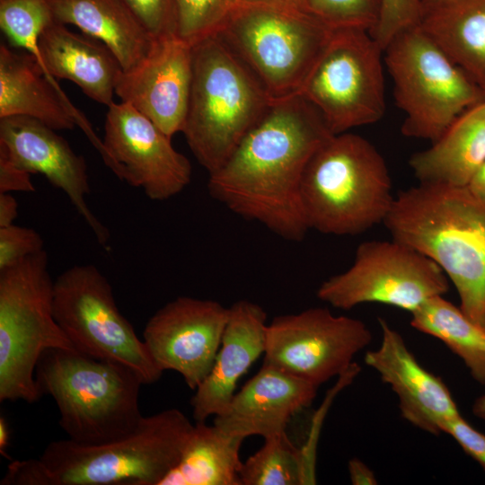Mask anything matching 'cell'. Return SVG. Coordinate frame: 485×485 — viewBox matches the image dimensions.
<instances>
[{
	"label": "cell",
	"instance_id": "cell-1",
	"mask_svg": "<svg viewBox=\"0 0 485 485\" xmlns=\"http://www.w3.org/2000/svg\"><path fill=\"white\" fill-rule=\"evenodd\" d=\"M331 136L319 111L300 94L275 101L208 174V193L241 217L301 242L309 230L300 198L303 174Z\"/></svg>",
	"mask_w": 485,
	"mask_h": 485
},
{
	"label": "cell",
	"instance_id": "cell-2",
	"mask_svg": "<svg viewBox=\"0 0 485 485\" xmlns=\"http://www.w3.org/2000/svg\"><path fill=\"white\" fill-rule=\"evenodd\" d=\"M384 224L392 239L439 265L463 313L485 332V202L467 186L419 183L399 191Z\"/></svg>",
	"mask_w": 485,
	"mask_h": 485
},
{
	"label": "cell",
	"instance_id": "cell-3",
	"mask_svg": "<svg viewBox=\"0 0 485 485\" xmlns=\"http://www.w3.org/2000/svg\"><path fill=\"white\" fill-rule=\"evenodd\" d=\"M194 425L178 409L144 416L128 435L101 445L49 443L38 459L13 461L0 485H160Z\"/></svg>",
	"mask_w": 485,
	"mask_h": 485
},
{
	"label": "cell",
	"instance_id": "cell-4",
	"mask_svg": "<svg viewBox=\"0 0 485 485\" xmlns=\"http://www.w3.org/2000/svg\"><path fill=\"white\" fill-rule=\"evenodd\" d=\"M300 198L309 229L339 236L384 223L394 201L384 157L367 139L348 132L331 136L313 154Z\"/></svg>",
	"mask_w": 485,
	"mask_h": 485
},
{
	"label": "cell",
	"instance_id": "cell-5",
	"mask_svg": "<svg viewBox=\"0 0 485 485\" xmlns=\"http://www.w3.org/2000/svg\"><path fill=\"white\" fill-rule=\"evenodd\" d=\"M40 397L48 395L59 412L68 439L101 445L134 431L144 416L139 392L144 384L132 369L75 349L49 348L37 364Z\"/></svg>",
	"mask_w": 485,
	"mask_h": 485
},
{
	"label": "cell",
	"instance_id": "cell-6",
	"mask_svg": "<svg viewBox=\"0 0 485 485\" xmlns=\"http://www.w3.org/2000/svg\"><path fill=\"white\" fill-rule=\"evenodd\" d=\"M273 102L218 34L192 46L190 93L181 132L208 174L228 159Z\"/></svg>",
	"mask_w": 485,
	"mask_h": 485
},
{
	"label": "cell",
	"instance_id": "cell-7",
	"mask_svg": "<svg viewBox=\"0 0 485 485\" xmlns=\"http://www.w3.org/2000/svg\"><path fill=\"white\" fill-rule=\"evenodd\" d=\"M332 31L291 0H237L216 34L275 101L298 94Z\"/></svg>",
	"mask_w": 485,
	"mask_h": 485
},
{
	"label": "cell",
	"instance_id": "cell-8",
	"mask_svg": "<svg viewBox=\"0 0 485 485\" xmlns=\"http://www.w3.org/2000/svg\"><path fill=\"white\" fill-rule=\"evenodd\" d=\"M53 288L45 250L0 271L1 402L37 401L35 370L41 354L75 349L55 320Z\"/></svg>",
	"mask_w": 485,
	"mask_h": 485
},
{
	"label": "cell",
	"instance_id": "cell-9",
	"mask_svg": "<svg viewBox=\"0 0 485 485\" xmlns=\"http://www.w3.org/2000/svg\"><path fill=\"white\" fill-rule=\"evenodd\" d=\"M384 53L396 104L405 113V137L433 143L463 111L485 100V91L419 25L394 37Z\"/></svg>",
	"mask_w": 485,
	"mask_h": 485
},
{
	"label": "cell",
	"instance_id": "cell-10",
	"mask_svg": "<svg viewBox=\"0 0 485 485\" xmlns=\"http://www.w3.org/2000/svg\"><path fill=\"white\" fill-rule=\"evenodd\" d=\"M383 53L368 31H332L298 93L319 111L332 135L383 118Z\"/></svg>",
	"mask_w": 485,
	"mask_h": 485
},
{
	"label": "cell",
	"instance_id": "cell-11",
	"mask_svg": "<svg viewBox=\"0 0 485 485\" xmlns=\"http://www.w3.org/2000/svg\"><path fill=\"white\" fill-rule=\"evenodd\" d=\"M53 313L76 350L132 369L144 384L163 375L145 342L117 307L108 279L94 265H75L57 278Z\"/></svg>",
	"mask_w": 485,
	"mask_h": 485
},
{
	"label": "cell",
	"instance_id": "cell-12",
	"mask_svg": "<svg viewBox=\"0 0 485 485\" xmlns=\"http://www.w3.org/2000/svg\"><path fill=\"white\" fill-rule=\"evenodd\" d=\"M448 278L433 260L403 242L372 240L356 251L352 265L323 281L317 297L350 310L365 303L392 305L410 313L449 290Z\"/></svg>",
	"mask_w": 485,
	"mask_h": 485
},
{
	"label": "cell",
	"instance_id": "cell-13",
	"mask_svg": "<svg viewBox=\"0 0 485 485\" xmlns=\"http://www.w3.org/2000/svg\"><path fill=\"white\" fill-rule=\"evenodd\" d=\"M371 340L372 333L361 320L311 307L268 323L263 364L319 387L346 373Z\"/></svg>",
	"mask_w": 485,
	"mask_h": 485
},
{
	"label": "cell",
	"instance_id": "cell-14",
	"mask_svg": "<svg viewBox=\"0 0 485 485\" xmlns=\"http://www.w3.org/2000/svg\"><path fill=\"white\" fill-rule=\"evenodd\" d=\"M101 155L116 176L141 188L152 200L163 201L190 182L189 159L151 119L127 102L108 107Z\"/></svg>",
	"mask_w": 485,
	"mask_h": 485
},
{
	"label": "cell",
	"instance_id": "cell-15",
	"mask_svg": "<svg viewBox=\"0 0 485 485\" xmlns=\"http://www.w3.org/2000/svg\"><path fill=\"white\" fill-rule=\"evenodd\" d=\"M228 316L217 301L179 296L148 320L143 341L160 369L177 372L196 390L213 366Z\"/></svg>",
	"mask_w": 485,
	"mask_h": 485
},
{
	"label": "cell",
	"instance_id": "cell-16",
	"mask_svg": "<svg viewBox=\"0 0 485 485\" xmlns=\"http://www.w3.org/2000/svg\"><path fill=\"white\" fill-rule=\"evenodd\" d=\"M192 77V46L169 33L148 54L120 73L115 93L151 119L169 137L181 132Z\"/></svg>",
	"mask_w": 485,
	"mask_h": 485
},
{
	"label": "cell",
	"instance_id": "cell-17",
	"mask_svg": "<svg viewBox=\"0 0 485 485\" xmlns=\"http://www.w3.org/2000/svg\"><path fill=\"white\" fill-rule=\"evenodd\" d=\"M0 146L19 167L31 174H42L52 186L62 190L98 242L106 246L109 231L85 201L91 191L86 163L64 137L38 119L10 116L0 118Z\"/></svg>",
	"mask_w": 485,
	"mask_h": 485
},
{
	"label": "cell",
	"instance_id": "cell-18",
	"mask_svg": "<svg viewBox=\"0 0 485 485\" xmlns=\"http://www.w3.org/2000/svg\"><path fill=\"white\" fill-rule=\"evenodd\" d=\"M382 341L365 355V363L397 395L401 417L433 435L444 433L446 423L460 416L445 384L426 370L408 348L402 336L378 318Z\"/></svg>",
	"mask_w": 485,
	"mask_h": 485
},
{
	"label": "cell",
	"instance_id": "cell-19",
	"mask_svg": "<svg viewBox=\"0 0 485 485\" xmlns=\"http://www.w3.org/2000/svg\"><path fill=\"white\" fill-rule=\"evenodd\" d=\"M318 386L272 366L263 364L225 411L214 417L223 430L246 438H263L286 431L291 418L308 407Z\"/></svg>",
	"mask_w": 485,
	"mask_h": 485
},
{
	"label": "cell",
	"instance_id": "cell-20",
	"mask_svg": "<svg viewBox=\"0 0 485 485\" xmlns=\"http://www.w3.org/2000/svg\"><path fill=\"white\" fill-rule=\"evenodd\" d=\"M267 313L258 304L242 299L229 307L221 344L208 375L190 400L196 422L225 411L239 379L265 351Z\"/></svg>",
	"mask_w": 485,
	"mask_h": 485
},
{
	"label": "cell",
	"instance_id": "cell-21",
	"mask_svg": "<svg viewBox=\"0 0 485 485\" xmlns=\"http://www.w3.org/2000/svg\"><path fill=\"white\" fill-rule=\"evenodd\" d=\"M25 116L41 121L55 130L81 126L93 146L100 140L84 117L50 80L41 65L30 53H17L0 46V118Z\"/></svg>",
	"mask_w": 485,
	"mask_h": 485
},
{
	"label": "cell",
	"instance_id": "cell-22",
	"mask_svg": "<svg viewBox=\"0 0 485 485\" xmlns=\"http://www.w3.org/2000/svg\"><path fill=\"white\" fill-rule=\"evenodd\" d=\"M39 46L50 80H69L90 99L107 107L114 102L122 68L104 44L53 22L41 33Z\"/></svg>",
	"mask_w": 485,
	"mask_h": 485
},
{
	"label": "cell",
	"instance_id": "cell-23",
	"mask_svg": "<svg viewBox=\"0 0 485 485\" xmlns=\"http://www.w3.org/2000/svg\"><path fill=\"white\" fill-rule=\"evenodd\" d=\"M485 163V100L463 111L409 161L419 183L465 187Z\"/></svg>",
	"mask_w": 485,
	"mask_h": 485
},
{
	"label": "cell",
	"instance_id": "cell-24",
	"mask_svg": "<svg viewBox=\"0 0 485 485\" xmlns=\"http://www.w3.org/2000/svg\"><path fill=\"white\" fill-rule=\"evenodd\" d=\"M55 22L79 28L104 44L123 71L137 66L154 39L120 0H48Z\"/></svg>",
	"mask_w": 485,
	"mask_h": 485
},
{
	"label": "cell",
	"instance_id": "cell-25",
	"mask_svg": "<svg viewBox=\"0 0 485 485\" xmlns=\"http://www.w3.org/2000/svg\"><path fill=\"white\" fill-rule=\"evenodd\" d=\"M419 27L485 91V0H448L425 12Z\"/></svg>",
	"mask_w": 485,
	"mask_h": 485
},
{
	"label": "cell",
	"instance_id": "cell-26",
	"mask_svg": "<svg viewBox=\"0 0 485 485\" xmlns=\"http://www.w3.org/2000/svg\"><path fill=\"white\" fill-rule=\"evenodd\" d=\"M244 439L215 424L196 422L179 462L160 485H242Z\"/></svg>",
	"mask_w": 485,
	"mask_h": 485
},
{
	"label": "cell",
	"instance_id": "cell-27",
	"mask_svg": "<svg viewBox=\"0 0 485 485\" xmlns=\"http://www.w3.org/2000/svg\"><path fill=\"white\" fill-rule=\"evenodd\" d=\"M410 325L444 342L480 384H485V332L459 306L434 296L411 313Z\"/></svg>",
	"mask_w": 485,
	"mask_h": 485
},
{
	"label": "cell",
	"instance_id": "cell-28",
	"mask_svg": "<svg viewBox=\"0 0 485 485\" xmlns=\"http://www.w3.org/2000/svg\"><path fill=\"white\" fill-rule=\"evenodd\" d=\"M242 485H304L300 447L281 432L264 438V444L242 462Z\"/></svg>",
	"mask_w": 485,
	"mask_h": 485
},
{
	"label": "cell",
	"instance_id": "cell-29",
	"mask_svg": "<svg viewBox=\"0 0 485 485\" xmlns=\"http://www.w3.org/2000/svg\"><path fill=\"white\" fill-rule=\"evenodd\" d=\"M55 22L48 0H0V27L11 45L24 48L45 67L39 40ZM46 74V72H45Z\"/></svg>",
	"mask_w": 485,
	"mask_h": 485
},
{
	"label": "cell",
	"instance_id": "cell-30",
	"mask_svg": "<svg viewBox=\"0 0 485 485\" xmlns=\"http://www.w3.org/2000/svg\"><path fill=\"white\" fill-rule=\"evenodd\" d=\"M237 0H172V34L190 46L216 34Z\"/></svg>",
	"mask_w": 485,
	"mask_h": 485
},
{
	"label": "cell",
	"instance_id": "cell-31",
	"mask_svg": "<svg viewBox=\"0 0 485 485\" xmlns=\"http://www.w3.org/2000/svg\"><path fill=\"white\" fill-rule=\"evenodd\" d=\"M300 5L331 29L370 32L378 21L380 0H301Z\"/></svg>",
	"mask_w": 485,
	"mask_h": 485
},
{
	"label": "cell",
	"instance_id": "cell-32",
	"mask_svg": "<svg viewBox=\"0 0 485 485\" xmlns=\"http://www.w3.org/2000/svg\"><path fill=\"white\" fill-rule=\"evenodd\" d=\"M423 0H380L378 21L369 32L385 49L401 32L419 25Z\"/></svg>",
	"mask_w": 485,
	"mask_h": 485
},
{
	"label": "cell",
	"instance_id": "cell-33",
	"mask_svg": "<svg viewBox=\"0 0 485 485\" xmlns=\"http://www.w3.org/2000/svg\"><path fill=\"white\" fill-rule=\"evenodd\" d=\"M43 244V239L32 228L15 225L0 227V271L44 250Z\"/></svg>",
	"mask_w": 485,
	"mask_h": 485
},
{
	"label": "cell",
	"instance_id": "cell-34",
	"mask_svg": "<svg viewBox=\"0 0 485 485\" xmlns=\"http://www.w3.org/2000/svg\"><path fill=\"white\" fill-rule=\"evenodd\" d=\"M155 40L172 33V0H120Z\"/></svg>",
	"mask_w": 485,
	"mask_h": 485
},
{
	"label": "cell",
	"instance_id": "cell-35",
	"mask_svg": "<svg viewBox=\"0 0 485 485\" xmlns=\"http://www.w3.org/2000/svg\"><path fill=\"white\" fill-rule=\"evenodd\" d=\"M444 433L451 436L485 470V434L472 428L462 415L449 420Z\"/></svg>",
	"mask_w": 485,
	"mask_h": 485
},
{
	"label": "cell",
	"instance_id": "cell-36",
	"mask_svg": "<svg viewBox=\"0 0 485 485\" xmlns=\"http://www.w3.org/2000/svg\"><path fill=\"white\" fill-rule=\"evenodd\" d=\"M34 192L31 173L19 167L0 146V193Z\"/></svg>",
	"mask_w": 485,
	"mask_h": 485
},
{
	"label": "cell",
	"instance_id": "cell-37",
	"mask_svg": "<svg viewBox=\"0 0 485 485\" xmlns=\"http://www.w3.org/2000/svg\"><path fill=\"white\" fill-rule=\"evenodd\" d=\"M348 471L353 485H375L378 483L374 472L358 458H352L348 461Z\"/></svg>",
	"mask_w": 485,
	"mask_h": 485
},
{
	"label": "cell",
	"instance_id": "cell-38",
	"mask_svg": "<svg viewBox=\"0 0 485 485\" xmlns=\"http://www.w3.org/2000/svg\"><path fill=\"white\" fill-rule=\"evenodd\" d=\"M18 216V202L11 193H0V227L13 225Z\"/></svg>",
	"mask_w": 485,
	"mask_h": 485
},
{
	"label": "cell",
	"instance_id": "cell-39",
	"mask_svg": "<svg viewBox=\"0 0 485 485\" xmlns=\"http://www.w3.org/2000/svg\"><path fill=\"white\" fill-rule=\"evenodd\" d=\"M471 192L485 202V163L467 185Z\"/></svg>",
	"mask_w": 485,
	"mask_h": 485
},
{
	"label": "cell",
	"instance_id": "cell-40",
	"mask_svg": "<svg viewBox=\"0 0 485 485\" xmlns=\"http://www.w3.org/2000/svg\"><path fill=\"white\" fill-rule=\"evenodd\" d=\"M10 441V428L4 416L0 417V454L7 457V447Z\"/></svg>",
	"mask_w": 485,
	"mask_h": 485
},
{
	"label": "cell",
	"instance_id": "cell-41",
	"mask_svg": "<svg viewBox=\"0 0 485 485\" xmlns=\"http://www.w3.org/2000/svg\"><path fill=\"white\" fill-rule=\"evenodd\" d=\"M472 413L485 422V393L478 397L472 405Z\"/></svg>",
	"mask_w": 485,
	"mask_h": 485
},
{
	"label": "cell",
	"instance_id": "cell-42",
	"mask_svg": "<svg viewBox=\"0 0 485 485\" xmlns=\"http://www.w3.org/2000/svg\"><path fill=\"white\" fill-rule=\"evenodd\" d=\"M446 1L448 0H423L422 14L425 12L444 4Z\"/></svg>",
	"mask_w": 485,
	"mask_h": 485
},
{
	"label": "cell",
	"instance_id": "cell-43",
	"mask_svg": "<svg viewBox=\"0 0 485 485\" xmlns=\"http://www.w3.org/2000/svg\"><path fill=\"white\" fill-rule=\"evenodd\" d=\"M300 4L301 0H291Z\"/></svg>",
	"mask_w": 485,
	"mask_h": 485
},
{
	"label": "cell",
	"instance_id": "cell-44",
	"mask_svg": "<svg viewBox=\"0 0 485 485\" xmlns=\"http://www.w3.org/2000/svg\"><path fill=\"white\" fill-rule=\"evenodd\" d=\"M301 3V2H300Z\"/></svg>",
	"mask_w": 485,
	"mask_h": 485
}]
</instances>
